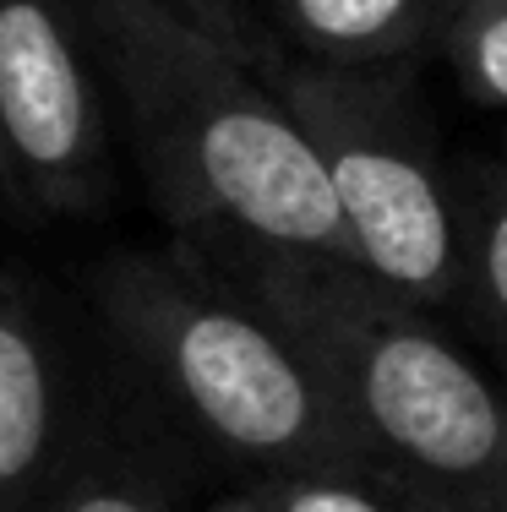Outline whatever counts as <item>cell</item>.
Listing matches in <instances>:
<instances>
[{
    "label": "cell",
    "mask_w": 507,
    "mask_h": 512,
    "mask_svg": "<svg viewBox=\"0 0 507 512\" xmlns=\"http://www.w3.org/2000/svg\"><path fill=\"white\" fill-rule=\"evenodd\" d=\"M104 99L180 246L360 267L311 142L268 77L159 0H77Z\"/></svg>",
    "instance_id": "obj_1"
},
{
    "label": "cell",
    "mask_w": 507,
    "mask_h": 512,
    "mask_svg": "<svg viewBox=\"0 0 507 512\" xmlns=\"http://www.w3.org/2000/svg\"><path fill=\"white\" fill-rule=\"evenodd\" d=\"M197 251V246H191ZM300 349L377 469L442 512L507 502V393L366 267L197 251Z\"/></svg>",
    "instance_id": "obj_2"
},
{
    "label": "cell",
    "mask_w": 507,
    "mask_h": 512,
    "mask_svg": "<svg viewBox=\"0 0 507 512\" xmlns=\"http://www.w3.org/2000/svg\"><path fill=\"white\" fill-rule=\"evenodd\" d=\"M88 295L142 393L246 480L371 463L300 349L191 246L104 256Z\"/></svg>",
    "instance_id": "obj_3"
},
{
    "label": "cell",
    "mask_w": 507,
    "mask_h": 512,
    "mask_svg": "<svg viewBox=\"0 0 507 512\" xmlns=\"http://www.w3.org/2000/svg\"><path fill=\"white\" fill-rule=\"evenodd\" d=\"M311 142L360 267L382 289L437 311L458 300L453 175L437 158L404 60L328 66L284 55L268 77Z\"/></svg>",
    "instance_id": "obj_4"
},
{
    "label": "cell",
    "mask_w": 507,
    "mask_h": 512,
    "mask_svg": "<svg viewBox=\"0 0 507 512\" xmlns=\"http://www.w3.org/2000/svg\"><path fill=\"white\" fill-rule=\"evenodd\" d=\"M77 0H0V158L22 218H93L115 191V126Z\"/></svg>",
    "instance_id": "obj_5"
},
{
    "label": "cell",
    "mask_w": 507,
    "mask_h": 512,
    "mask_svg": "<svg viewBox=\"0 0 507 512\" xmlns=\"http://www.w3.org/2000/svg\"><path fill=\"white\" fill-rule=\"evenodd\" d=\"M99 414L33 278L0 262V512H39Z\"/></svg>",
    "instance_id": "obj_6"
},
{
    "label": "cell",
    "mask_w": 507,
    "mask_h": 512,
    "mask_svg": "<svg viewBox=\"0 0 507 512\" xmlns=\"http://www.w3.org/2000/svg\"><path fill=\"white\" fill-rule=\"evenodd\" d=\"M464 0H251L262 28L328 66H388L442 50V33Z\"/></svg>",
    "instance_id": "obj_7"
},
{
    "label": "cell",
    "mask_w": 507,
    "mask_h": 512,
    "mask_svg": "<svg viewBox=\"0 0 507 512\" xmlns=\"http://www.w3.org/2000/svg\"><path fill=\"white\" fill-rule=\"evenodd\" d=\"M458 229V300L507 365V164H475L453 175Z\"/></svg>",
    "instance_id": "obj_8"
},
{
    "label": "cell",
    "mask_w": 507,
    "mask_h": 512,
    "mask_svg": "<svg viewBox=\"0 0 507 512\" xmlns=\"http://www.w3.org/2000/svg\"><path fill=\"white\" fill-rule=\"evenodd\" d=\"M39 512H186L175 491V474L159 453L120 436L110 425H93L66 480L50 491Z\"/></svg>",
    "instance_id": "obj_9"
},
{
    "label": "cell",
    "mask_w": 507,
    "mask_h": 512,
    "mask_svg": "<svg viewBox=\"0 0 507 512\" xmlns=\"http://www.w3.org/2000/svg\"><path fill=\"white\" fill-rule=\"evenodd\" d=\"M213 512H442L377 463H333V469H284L240 480Z\"/></svg>",
    "instance_id": "obj_10"
},
{
    "label": "cell",
    "mask_w": 507,
    "mask_h": 512,
    "mask_svg": "<svg viewBox=\"0 0 507 512\" xmlns=\"http://www.w3.org/2000/svg\"><path fill=\"white\" fill-rule=\"evenodd\" d=\"M442 55L469 99L507 115V0H464L442 33Z\"/></svg>",
    "instance_id": "obj_11"
},
{
    "label": "cell",
    "mask_w": 507,
    "mask_h": 512,
    "mask_svg": "<svg viewBox=\"0 0 507 512\" xmlns=\"http://www.w3.org/2000/svg\"><path fill=\"white\" fill-rule=\"evenodd\" d=\"M159 6L175 11L180 22H191L197 33H208L213 44H224V50L235 60H246L257 77H273L279 60L289 55V50H279V39L262 28L251 0H159Z\"/></svg>",
    "instance_id": "obj_12"
},
{
    "label": "cell",
    "mask_w": 507,
    "mask_h": 512,
    "mask_svg": "<svg viewBox=\"0 0 507 512\" xmlns=\"http://www.w3.org/2000/svg\"><path fill=\"white\" fill-rule=\"evenodd\" d=\"M0 213H11V218H22V202H17V186H11V175H6V158H0Z\"/></svg>",
    "instance_id": "obj_13"
},
{
    "label": "cell",
    "mask_w": 507,
    "mask_h": 512,
    "mask_svg": "<svg viewBox=\"0 0 507 512\" xmlns=\"http://www.w3.org/2000/svg\"><path fill=\"white\" fill-rule=\"evenodd\" d=\"M491 512H507V502H502V507H491Z\"/></svg>",
    "instance_id": "obj_14"
}]
</instances>
